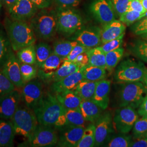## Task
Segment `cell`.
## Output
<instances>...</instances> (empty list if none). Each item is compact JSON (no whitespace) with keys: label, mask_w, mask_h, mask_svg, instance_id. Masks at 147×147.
Wrapping results in <instances>:
<instances>
[{"label":"cell","mask_w":147,"mask_h":147,"mask_svg":"<svg viewBox=\"0 0 147 147\" xmlns=\"http://www.w3.org/2000/svg\"><path fill=\"white\" fill-rule=\"evenodd\" d=\"M39 124L54 126L58 117L64 111L55 95L47 93L34 109Z\"/></svg>","instance_id":"1"},{"label":"cell","mask_w":147,"mask_h":147,"mask_svg":"<svg viewBox=\"0 0 147 147\" xmlns=\"http://www.w3.org/2000/svg\"><path fill=\"white\" fill-rule=\"evenodd\" d=\"M8 34L11 47L16 52L34 44L36 41V36L30 24L25 21L13 20L8 26Z\"/></svg>","instance_id":"2"},{"label":"cell","mask_w":147,"mask_h":147,"mask_svg":"<svg viewBox=\"0 0 147 147\" xmlns=\"http://www.w3.org/2000/svg\"><path fill=\"white\" fill-rule=\"evenodd\" d=\"M146 69L142 62L127 59L117 66L114 74V80L117 83L119 84L143 82Z\"/></svg>","instance_id":"3"},{"label":"cell","mask_w":147,"mask_h":147,"mask_svg":"<svg viewBox=\"0 0 147 147\" xmlns=\"http://www.w3.org/2000/svg\"><path fill=\"white\" fill-rule=\"evenodd\" d=\"M30 24L36 37L44 40L50 39L57 32V14L42 11L33 16Z\"/></svg>","instance_id":"4"},{"label":"cell","mask_w":147,"mask_h":147,"mask_svg":"<svg viewBox=\"0 0 147 147\" xmlns=\"http://www.w3.org/2000/svg\"><path fill=\"white\" fill-rule=\"evenodd\" d=\"M119 91L118 102L120 107L138 108L147 94V88L142 82L123 84Z\"/></svg>","instance_id":"5"},{"label":"cell","mask_w":147,"mask_h":147,"mask_svg":"<svg viewBox=\"0 0 147 147\" xmlns=\"http://www.w3.org/2000/svg\"><path fill=\"white\" fill-rule=\"evenodd\" d=\"M11 120L16 135L28 138L39 124L33 110L27 107L19 106Z\"/></svg>","instance_id":"6"},{"label":"cell","mask_w":147,"mask_h":147,"mask_svg":"<svg viewBox=\"0 0 147 147\" xmlns=\"http://www.w3.org/2000/svg\"><path fill=\"white\" fill-rule=\"evenodd\" d=\"M58 141L57 130L53 126L39 124L31 135L19 147H53Z\"/></svg>","instance_id":"7"},{"label":"cell","mask_w":147,"mask_h":147,"mask_svg":"<svg viewBox=\"0 0 147 147\" xmlns=\"http://www.w3.org/2000/svg\"><path fill=\"white\" fill-rule=\"evenodd\" d=\"M57 32L65 36H70L80 30L83 20L78 13L69 9H61L57 13Z\"/></svg>","instance_id":"8"},{"label":"cell","mask_w":147,"mask_h":147,"mask_svg":"<svg viewBox=\"0 0 147 147\" xmlns=\"http://www.w3.org/2000/svg\"><path fill=\"white\" fill-rule=\"evenodd\" d=\"M138 114L135 109L126 106L116 111L113 119V126L119 134H128L138 119Z\"/></svg>","instance_id":"9"},{"label":"cell","mask_w":147,"mask_h":147,"mask_svg":"<svg viewBox=\"0 0 147 147\" xmlns=\"http://www.w3.org/2000/svg\"><path fill=\"white\" fill-rule=\"evenodd\" d=\"M21 95L25 106L34 110L44 96L42 83L38 80H32L27 82L22 87Z\"/></svg>","instance_id":"10"},{"label":"cell","mask_w":147,"mask_h":147,"mask_svg":"<svg viewBox=\"0 0 147 147\" xmlns=\"http://www.w3.org/2000/svg\"><path fill=\"white\" fill-rule=\"evenodd\" d=\"M95 147L102 146L113 132L112 116L110 112H102L94 123Z\"/></svg>","instance_id":"11"},{"label":"cell","mask_w":147,"mask_h":147,"mask_svg":"<svg viewBox=\"0 0 147 147\" xmlns=\"http://www.w3.org/2000/svg\"><path fill=\"white\" fill-rule=\"evenodd\" d=\"M1 70L16 87L22 88L25 84L21 76L20 63L11 50Z\"/></svg>","instance_id":"12"},{"label":"cell","mask_w":147,"mask_h":147,"mask_svg":"<svg viewBox=\"0 0 147 147\" xmlns=\"http://www.w3.org/2000/svg\"><path fill=\"white\" fill-rule=\"evenodd\" d=\"M90 11L95 19L105 25L115 20V11L110 0H94Z\"/></svg>","instance_id":"13"},{"label":"cell","mask_w":147,"mask_h":147,"mask_svg":"<svg viewBox=\"0 0 147 147\" xmlns=\"http://www.w3.org/2000/svg\"><path fill=\"white\" fill-rule=\"evenodd\" d=\"M85 127L69 125L58 130V141L57 146L76 147L82 136Z\"/></svg>","instance_id":"14"},{"label":"cell","mask_w":147,"mask_h":147,"mask_svg":"<svg viewBox=\"0 0 147 147\" xmlns=\"http://www.w3.org/2000/svg\"><path fill=\"white\" fill-rule=\"evenodd\" d=\"M8 10L13 20L26 21L31 19L38 8L31 0H16Z\"/></svg>","instance_id":"15"},{"label":"cell","mask_w":147,"mask_h":147,"mask_svg":"<svg viewBox=\"0 0 147 147\" xmlns=\"http://www.w3.org/2000/svg\"><path fill=\"white\" fill-rule=\"evenodd\" d=\"M21 94L16 89L0 98V119H11L19 106Z\"/></svg>","instance_id":"16"},{"label":"cell","mask_w":147,"mask_h":147,"mask_svg":"<svg viewBox=\"0 0 147 147\" xmlns=\"http://www.w3.org/2000/svg\"><path fill=\"white\" fill-rule=\"evenodd\" d=\"M64 61V58L53 53L38 68V78L43 82L49 83L52 75L60 68Z\"/></svg>","instance_id":"17"},{"label":"cell","mask_w":147,"mask_h":147,"mask_svg":"<svg viewBox=\"0 0 147 147\" xmlns=\"http://www.w3.org/2000/svg\"><path fill=\"white\" fill-rule=\"evenodd\" d=\"M83 80L82 68L71 74L60 81L53 82L50 86V90L56 94L64 91L73 90L79 82Z\"/></svg>","instance_id":"18"},{"label":"cell","mask_w":147,"mask_h":147,"mask_svg":"<svg viewBox=\"0 0 147 147\" xmlns=\"http://www.w3.org/2000/svg\"><path fill=\"white\" fill-rule=\"evenodd\" d=\"M111 82L110 80H102L98 81L94 94L92 100L103 110H106L109 104V94Z\"/></svg>","instance_id":"19"},{"label":"cell","mask_w":147,"mask_h":147,"mask_svg":"<svg viewBox=\"0 0 147 147\" xmlns=\"http://www.w3.org/2000/svg\"><path fill=\"white\" fill-rule=\"evenodd\" d=\"M126 26L120 20H114L105 25L101 30V44H104L125 33Z\"/></svg>","instance_id":"20"},{"label":"cell","mask_w":147,"mask_h":147,"mask_svg":"<svg viewBox=\"0 0 147 147\" xmlns=\"http://www.w3.org/2000/svg\"><path fill=\"white\" fill-rule=\"evenodd\" d=\"M100 31L98 28L86 29L79 33L75 40L89 49L99 47L101 44Z\"/></svg>","instance_id":"21"},{"label":"cell","mask_w":147,"mask_h":147,"mask_svg":"<svg viewBox=\"0 0 147 147\" xmlns=\"http://www.w3.org/2000/svg\"><path fill=\"white\" fill-rule=\"evenodd\" d=\"M16 135L11 120L0 119V147H13Z\"/></svg>","instance_id":"22"},{"label":"cell","mask_w":147,"mask_h":147,"mask_svg":"<svg viewBox=\"0 0 147 147\" xmlns=\"http://www.w3.org/2000/svg\"><path fill=\"white\" fill-rule=\"evenodd\" d=\"M80 108L85 120L92 123H94L104 110L92 100H82Z\"/></svg>","instance_id":"23"},{"label":"cell","mask_w":147,"mask_h":147,"mask_svg":"<svg viewBox=\"0 0 147 147\" xmlns=\"http://www.w3.org/2000/svg\"><path fill=\"white\" fill-rule=\"evenodd\" d=\"M55 95L61 105L65 109H75L80 108L82 100L73 90L64 91Z\"/></svg>","instance_id":"24"},{"label":"cell","mask_w":147,"mask_h":147,"mask_svg":"<svg viewBox=\"0 0 147 147\" xmlns=\"http://www.w3.org/2000/svg\"><path fill=\"white\" fill-rule=\"evenodd\" d=\"M98 81L82 80L73 90L82 100H92Z\"/></svg>","instance_id":"25"},{"label":"cell","mask_w":147,"mask_h":147,"mask_svg":"<svg viewBox=\"0 0 147 147\" xmlns=\"http://www.w3.org/2000/svg\"><path fill=\"white\" fill-rule=\"evenodd\" d=\"M81 67H80L76 63L64 60L60 68L52 75L49 81V83L52 84L60 81L69 75L77 71Z\"/></svg>","instance_id":"26"},{"label":"cell","mask_w":147,"mask_h":147,"mask_svg":"<svg viewBox=\"0 0 147 147\" xmlns=\"http://www.w3.org/2000/svg\"><path fill=\"white\" fill-rule=\"evenodd\" d=\"M81 68L83 80L97 82L104 80L107 76V70L104 68L88 64Z\"/></svg>","instance_id":"27"},{"label":"cell","mask_w":147,"mask_h":147,"mask_svg":"<svg viewBox=\"0 0 147 147\" xmlns=\"http://www.w3.org/2000/svg\"><path fill=\"white\" fill-rule=\"evenodd\" d=\"M17 57L20 63L36 65L37 58L34 44L27 46L17 52Z\"/></svg>","instance_id":"28"},{"label":"cell","mask_w":147,"mask_h":147,"mask_svg":"<svg viewBox=\"0 0 147 147\" xmlns=\"http://www.w3.org/2000/svg\"><path fill=\"white\" fill-rule=\"evenodd\" d=\"M79 42L76 40H59L54 43L53 53L62 58H66Z\"/></svg>","instance_id":"29"},{"label":"cell","mask_w":147,"mask_h":147,"mask_svg":"<svg viewBox=\"0 0 147 147\" xmlns=\"http://www.w3.org/2000/svg\"><path fill=\"white\" fill-rule=\"evenodd\" d=\"M124 53V49L123 47H120L106 53V69L107 71L110 73L113 71L121 61Z\"/></svg>","instance_id":"30"},{"label":"cell","mask_w":147,"mask_h":147,"mask_svg":"<svg viewBox=\"0 0 147 147\" xmlns=\"http://www.w3.org/2000/svg\"><path fill=\"white\" fill-rule=\"evenodd\" d=\"M87 52L89 55V64L106 69V53L100 47L90 49Z\"/></svg>","instance_id":"31"},{"label":"cell","mask_w":147,"mask_h":147,"mask_svg":"<svg viewBox=\"0 0 147 147\" xmlns=\"http://www.w3.org/2000/svg\"><path fill=\"white\" fill-rule=\"evenodd\" d=\"M37 58V65L38 68L45 60L53 53L51 47L46 42H40L35 45Z\"/></svg>","instance_id":"32"},{"label":"cell","mask_w":147,"mask_h":147,"mask_svg":"<svg viewBox=\"0 0 147 147\" xmlns=\"http://www.w3.org/2000/svg\"><path fill=\"white\" fill-rule=\"evenodd\" d=\"M95 140V125L91 124L85 127L82 136L76 147H94Z\"/></svg>","instance_id":"33"},{"label":"cell","mask_w":147,"mask_h":147,"mask_svg":"<svg viewBox=\"0 0 147 147\" xmlns=\"http://www.w3.org/2000/svg\"><path fill=\"white\" fill-rule=\"evenodd\" d=\"M65 114L70 125L84 126L86 121L82 114L80 108L75 109H67L65 108Z\"/></svg>","instance_id":"34"},{"label":"cell","mask_w":147,"mask_h":147,"mask_svg":"<svg viewBox=\"0 0 147 147\" xmlns=\"http://www.w3.org/2000/svg\"><path fill=\"white\" fill-rule=\"evenodd\" d=\"M132 53L142 61L147 63V41L137 40L130 49Z\"/></svg>","instance_id":"35"},{"label":"cell","mask_w":147,"mask_h":147,"mask_svg":"<svg viewBox=\"0 0 147 147\" xmlns=\"http://www.w3.org/2000/svg\"><path fill=\"white\" fill-rule=\"evenodd\" d=\"M20 71L22 80L26 84L38 76V67L36 65L20 63Z\"/></svg>","instance_id":"36"},{"label":"cell","mask_w":147,"mask_h":147,"mask_svg":"<svg viewBox=\"0 0 147 147\" xmlns=\"http://www.w3.org/2000/svg\"><path fill=\"white\" fill-rule=\"evenodd\" d=\"M11 43L5 34L0 31V69L2 68L11 51Z\"/></svg>","instance_id":"37"},{"label":"cell","mask_w":147,"mask_h":147,"mask_svg":"<svg viewBox=\"0 0 147 147\" xmlns=\"http://www.w3.org/2000/svg\"><path fill=\"white\" fill-rule=\"evenodd\" d=\"M132 133L135 139L145 137L147 134V116L138 118L133 126Z\"/></svg>","instance_id":"38"},{"label":"cell","mask_w":147,"mask_h":147,"mask_svg":"<svg viewBox=\"0 0 147 147\" xmlns=\"http://www.w3.org/2000/svg\"><path fill=\"white\" fill-rule=\"evenodd\" d=\"M131 137L126 135V134H121L112 137L108 142L106 147H130L131 142Z\"/></svg>","instance_id":"39"},{"label":"cell","mask_w":147,"mask_h":147,"mask_svg":"<svg viewBox=\"0 0 147 147\" xmlns=\"http://www.w3.org/2000/svg\"><path fill=\"white\" fill-rule=\"evenodd\" d=\"M142 15L139 12L129 10L119 16V20L126 26H130L142 19Z\"/></svg>","instance_id":"40"},{"label":"cell","mask_w":147,"mask_h":147,"mask_svg":"<svg viewBox=\"0 0 147 147\" xmlns=\"http://www.w3.org/2000/svg\"><path fill=\"white\" fill-rule=\"evenodd\" d=\"M16 86L0 70V98L14 90Z\"/></svg>","instance_id":"41"},{"label":"cell","mask_w":147,"mask_h":147,"mask_svg":"<svg viewBox=\"0 0 147 147\" xmlns=\"http://www.w3.org/2000/svg\"><path fill=\"white\" fill-rule=\"evenodd\" d=\"M125 33L122 34L119 37L115 39H113L108 42L102 44V45L99 47L105 53H109L111 51L115 50L121 47V45L123 42V39Z\"/></svg>","instance_id":"42"},{"label":"cell","mask_w":147,"mask_h":147,"mask_svg":"<svg viewBox=\"0 0 147 147\" xmlns=\"http://www.w3.org/2000/svg\"><path fill=\"white\" fill-rule=\"evenodd\" d=\"M116 13L120 16L129 11L131 0H110Z\"/></svg>","instance_id":"43"},{"label":"cell","mask_w":147,"mask_h":147,"mask_svg":"<svg viewBox=\"0 0 147 147\" xmlns=\"http://www.w3.org/2000/svg\"><path fill=\"white\" fill-rule=\"evenodd\" d=\"M90 49L88 47H85L84 45L78 44L75 47H74L71 51L69 54L68 56L64 59V60H67L70 62H74L75 59L79 56L80 54L84 53L89 50Z\"/></svg>","instance_id":"44"},{"label":"cell","mask_w":147,"mask_h":147,"mask_svg":"<svg viewBox=\"0 0 147 147\" xmlns=\"http://www.w3.org/2000/svg\"><path fill=\"white\" fill-rule=\"evenodd\" d=\"M140 20L132 28L133 32L138 36L147 33V18Z\"/></svg>","instance_id":"45"},{"label":"cell","mask_w":147,"mask_h":147,"mask_svg":"<svg viewBox=\"0 0 147 147\" xmlns=\"http://www.w3.org/2000/svg\"><path fill=\"white\" fill-rule=\"evenodd\" d=\"M61 9H69L79 5L80 0H55Z\"/></svg>","instance_id":"46"},{"label":"cell","mask_w":147,"mask_h":147,"mask_svg":"<svg viewBox=\"0 0 147 147\" xmlns=\"http://www.w3.org/2000/svg\"><path fill=\"white\" fill-rule=\"evenodd\" d=\"M87 51L80 54L75 59L74 62L78 64L80 67H84L88 65L89 62V55Z\"/></svg>","instance_id":"47"},{"label":"cell","mask_w":147,"mask_h":147,"mask_svg":"<svg viewBox=\"0 0 147 147\" xmlns=\"http://www.w3.org/2000/svg\"><path fill=\"white\" fill-rule=\"evenodd\" d=\"M134 11L143 14L146 10L144 8L142 2L140 0H131L129 5V11Z\"/></svg>","instance_id":"48"},{"label":"cell","mask_w":147,"mask_h":147,"mask_svg":"<svg viewBox=\"0 0 147 147\" xmlns=\"http://www.w3.org/2000/svg\"><path fill=\"white\" fill-rule=\"evenodd\" d=\"M38 9H42L49 7L51 4V0H31Z\"/></svg>","instance_id":"49"},{"label":"cell","mask_w":147,"mask_h":147,"mask_svg":"<svg viewBox=\"0 0 147 147\" xmlns=\"http://www.w3.org/2000/svg\"><path fill=\"white\" fill-rule=\"evenodd\" d=\"M130 147H147V138L142 137L135 139V141H132Z\"/></svg>","instance_id":"50"},{"label":"cell","mask_w":147,"mask_h":147,"mask_svg":"<svg viewBox=\"0 0 147 147\" xmlns=\"http://www.w3.org/2000/svg\"><path fill=\"white\" fill-rule=\"evenodd\" d=\"M138 114L139 116L147 117V94L142 101L141 105L138 108Z\"/></svg>","instance_id":"51"},{"label":"cell","mask_w":147,"mask_h":147,"mask_svg":"<svg viewBox=\"0 0 147 147\" xmlns=\"http://www.w3.org/2000/svg\"><path fill=\"white\" fill-rule=\"evenodd\" d=\"M2 4L5 6L7 9H9L12 5H13L16 0H0Z\"/></svg>","instance_id":"52"},{"label":"cell","mask_w":147,"mask_h":147,"mask_svg":"<svg viewBox=\"0 0 147 147\" xmlns=\"http://www.w3.org/2000/svg\"><path fill=\"white\" fill-rule=\"evenodd\" d=\"M144 84L146 85V86L147 88V68L146 69V72H145V75H144V80H143V82Z\"/></svg>","instance_id":"53"},{"label":"cell","mask_w":147,"mask_h":147,"mask_svg":"<svg viewBox=\"0 0 147 147\" xmlns=\"http://www.w3.org/2000/svg\"><path fill=\"white\" fill-rule=\"evenodd\" d=\"M142 2V5L143 6L144 8L147 11V0H141V1Z\"/></svg>","instance_id":"54"},{"label":"cell","mask_w":147,"mask_h":147,"mask_svg":"<svg viewBox=\"0 0 147 147\" xmlns=\"http://www.w3.org/2000/svg\"><path fill=\"white\" fill-rule=\"evenodd\" d=\"M140 36H141V39L147 41V34H144L141 35Z\"/></svg>","instance_id":"55"},{"label":"cell","mask_w":147,"mask_h":147,"mask_svg":"<svg viewBox=\"0 0 147 147\" xmlns=\"http://www.w3.org/2000/svg\"><path fill=\"white\" fill-rule=\"evenodd\" d=\"M147 18V11L142 15V18Z\"/></svg>","instance_id":"56"},{"label":"cell","mask_w":147,"mask_h":147,"mask_svg":"<svg viewBox=\"0 0 147 147\" xmlns=\"http://www.w3.org/2000/svg\"><path fill=\"white\" fill-rule=\"evenodd\" d=\"M2 3H1V2L0 1V11H1V7H2Z\"/></svg>","instance_id":"57"},{"label":"cell","mask_w":147,"mask_h":147,"mask_svg":"<svg viewBox=\"0 0 147 147\" xmlns=\"http://www.w3.org/2000/svg\"><path fill=\"white\" fill-rule=\"evenodd\" d=\"M145 137H146V138H147V134H146V136H145Z\"/></svg>","instance_id":"58"},{"label":"cell","mask_w":147,"mask_h":147,"mask_svg":"<svg viewBox=\"0 0 147 147\" xmlns=\"http://www.w3.org/2000/svg\"><path fill=\"white\" fill-rule=\"evenodd\" d=\"M140 1H141V0H140Z\"/></svg>","instance_id":"59"}]
</instances>
